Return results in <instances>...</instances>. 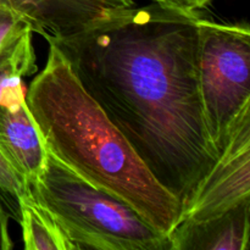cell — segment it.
<instances>
[{"label": "cell", "instance_id": "obj_1", "mask_svg": "<svg viewBox=\"0 0 250 250\" xmlns=\"http://www.w3.org/2000/svg\"><path fill=\"white\" fill-rule=\"evenodd\" d=\"M199 12L151 2L46 39L156 181L183 204L216 163L198 80Z\"/></svg>", "mask_w": 250, "mask_h": 250}, {"label": "cell", "instance_id": "obj_2", "mask_svg": "<svg viewBox=\"0 0 250 250\" xmlns=\"http://www.w3.org/2000/svg\"><path fill=\"white\" fill-rule=\"evenodd\" d=\"M26 106L46 154L170 234L183 204L154 178L53 44L45 67L26 90Z\"/></svg>", "mask_w": 250, "mask_h": 250}, {"label": "cell", "instance_id": "obj_3", "mask_svg": "<svg viewBox=\"0 0 250 250\" xmlns=\"http://www.w3.org/2000/svg\"><path fill=\"white\" fill-rule=\"evenodd\" d=\"M28 188L75 250H172L170 237L131 205L78 177L49 154Z\"/></svg>", "mask_w": 250, "mask_h": 250}, {"label": "cell", "instance_id": "obj_4", "mask_svg": "<svg viewBox=\"0 0 250 250\" xmlns=\"http://www.w3.org/2000/svg\"><path fill=\"white\" fill-rule=\"evenodd\" d=\"M198 80L208 131L221 151L232 122L250 104V27L200 17Z\"/></svg>", "mask_w": 250, "mask_h": 250}, {"label": "cell", "instance_id": "obj_5", "mask_svg": "<svg viewBox=\"0 0 250 250\" xmlns=\"http://www.w3.org/2000/svg\"><path fill=\"white\" fill-rule=\"evenodd\" d=\"M250 200V104L232 122L216 163L183 208L180 221H199Z\"/></svg>", "mask_w": 250, "mask_h": 250}, {"label": "cell", "instance_id": "obj_6", "mask_svg": "<svg viewBox=\"0 0 250 250\" xmlns=\"http://www.w3.org/2000/svg\"><path fill=\"white\" fill-rule=\"evenodd\" d=\"M0 151L28 187L45 164L46 151L27 110L23 88L0 103Z\"/></svg>", "mask_w": 250, "mask_h": 250}, {"label": "cell", "instance_id": "obj_7", "mask_svg": "<svg viewBox=\"0 0 250 250\" xmlns=\"http://www.w3.org/2000/svg\"><path fill=\"white\" fill-rule=\"evenodd\" d=\"M250 200L199 221H180L168 237L172 250H248Z\"/></svg>", "mask_w": 250, "mask_h": 250}, {"label": "cell", "instance_id": "obj_8", "mask_svg": "<svg viewBox=\"0 0 250 250\" xmlns=\"http://www.w3.org/2000/svg\"><path fill=\"white\" fill-rule=\"evenodd\" d=\"M20 226L26 250H75L50 212L29 192L20 197Z\"/></svg>", "mask_w": 250, "mask_h": 250}, {"label": "cell", "instance_id": "obj_9", "mask_svg": "<svg viewBox=\"0 0 250 250\" xmlns=\"http://www.w3.org/2000/svg\"><path fill=\"white\" fill-rule=\"evenodd\" d=\"M33 32L27 31L0 50V100L22 83V78L38 70L34 51Z\"/></svg>", "mask_w": 250, "mask_h": 250}, {"label": "cell", "instance_id": "obj_10", "mask_svg": "<svg viewBox=\"0 0 250 250\" xmlns=\"http://www.w3.org/2000/svg\"><path fill=\"white\" fill-rule=\"evenodd\" d=\"M28 190L27 183L15 172L0 151V202L10 219L20 222V197Z\"/></svg>", "mask_w": 250, "mask_h": 250}, {"label": "cell", "instance_id": "obj_11", "mask_svg": "<svg viewBox=\"0 0 250 250\" xmlns=\"http://www.w3.org/2000/svg\"><path fill=\"white\" fill-rule=\"evenodd\" d=\"M27 31H32V28L23 17L0 7V50Z\"/></svg>", "mask_w": 250, "mask_h": 250}, {"label": "cell", "instance_id": "obj_12", "mask_svg": "<svg viewBox=\"0 0 250 250\" xmlns=\"http://www.w3.org/2000/svg\"><path fill=\"white\" fill-rule=\"evenodd\" d=\"M151 1L182 11L199 12L200 10L211 4L214 0H151Z\"/></svg>", "mask_w": 250, "mask_h": 250}, {"label": "cell", "instance_id": "obj_13", "mask_svg": "<svg viewBox=\"0 0 250 250\" xmlns=\"http://www.w3.org/2000/svg\"><path fill=\"white\" fill-rule=\"evenodd\" d=\"M9 214L0 202V250H11L14 243L9 232Z\"/></svg>", "mask_w": 250, "mask_h": 250}]
</instances>
